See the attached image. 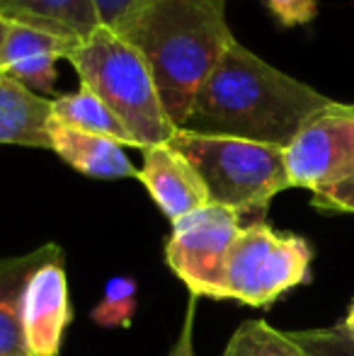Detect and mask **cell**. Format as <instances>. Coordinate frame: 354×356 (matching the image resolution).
I'll return each mask as SVG.
<instances>
[{"label":"cell","instance_id":"cell-20","mask_svg":"<svg viewBox=\"0 0 354 356\" xmlns=\"http://www.w3.org/2000/svg\"><path fill=\"white\" fill-rule=\"evenodd\" d=\"M262 3L284 27L311 22L318 13V0H262Z\"/></svg>","mask_w":354,"mask_h":356},{"label":"cell","instance_id":"cell-7","mask_svg":"<svg viewBox=\"0 0 354 356\" xmlns=\"http://www.w3.org/2000/svg\"><path fill=\"white\" fill-rule=\"evenodd\" d=\"M291 187L321 192L354 175V104L332 102L284 148Z\"/></svg>","mask_w":354,"mask_h":356},{"label":"cell","instance_id":"cell-21","mask_svg":"<svg viewBox=\"0 0 354 356\" xmlns=\"http://www.w3.org/2000/svg\"><path fill=\"white\" fill-rule=\"evenodd\" d=\"M104 27L119 29L146 0H95Z\"/></svg>","mask_w":354,"mask_h":356},{"label":"cell","instance_id":"cell-2","mask_svg":"<svg viewBox=\"0 0 354 356\" xmlns=\"http://www.w3.org/2000/svg\"><path fill=\"white\" fill-rule=\"evenodd\" d=\"M114 32L148 63L177 129L204 80L236 42L226 22V0H146Z\"/></svg>","mask_w":354,"mask_h":356},{"label":"cell","instance_id":"cell-15","mask_svg":"<svg viewBox=\"0 0 354 356\" xmlns=\"http://www.w3.org/2000/svg\"><path fill=\"white\" fill-rule=\"evenodd\" d=\"M51 119L68 129H76V131L107 136L122 145H134L124 124L109 112V107L97 95L90 92L83 85L78 92H68L51 99Z\"/></svg>","mask_w":354,"mask_h":356},{"label":"cell","instance_id":"cell-11","mask_svg":"<svg viewBox=\"0 0 354 356\" xmlns=\"http://www.w3.org/2000/svg\"><path fill=\"white\" fill-rule=\"evenodd\" d=\"M51 99L0 71V143L51 150Z\"/></svg>","mask_w":354,"mask_h":356},{"label":"cell","instance_id":"cell-22","mask_svg":"<svg viewBox=\"0 0 354 356\" xmlns=\"http://www.w3.org/2000/svg\"><path fill=\"white\" fill-rule=\"evenodd\" d=\"M194 313H197V298L189 296L187 310H184V320L175 344L170 347L168 356H194Z\"/></svg>","mask_w":354,"mask_h":356},{"label":"cell","instance_id":"cell-18","mask_svg":"<svg viewBox=\"0 0 354 356\" xmlns=\"http://www.w3.org/2000/svg\"><path fill=\"white\" fill-rule=\"evenodd\" d=\"M289 334L306 356H354V332L342 327V323L335 327L301 330Z\"/></svg>","mask_w":354,"mask_h":356},{"label":"cell","instance_id":"cell-10","mask_svg":"<svg viewBox=\"0 0 354 356\" xmlns=\"http://www.w3.org/2000/svg\"><path fill=\"white\" fill-rule=\"evenodd\" d=\"M78 42L63 39L47 29L8 22L0 71L13 75L34 92H51L58 78V61L71 54Z\"/></svg>","mask_w":354,"mask_h":356},{"label":"cell","instance_id":"cell-17","mask_svg":"<svg viewBox=\"0 0 354 356\" xmlns=\"http://www.w3.org/2000/svg\"><path fill=\"white\" fill-rule=\"evenodd\" d=\"M136 313V282L114 277L104 286V298L90 310V318L102 327H129Z\"/></svg>","mask_w":354,"mask_h":356},{"label":"cell","instance_id":"cell-3","mask_svg":"<svg viewBox=\"0 0 354 356\" xmlns=\"http://www.w3.org/2000/svg\"><path fill=\"white\" fill-rule=\"evenodd\" d=\"M81 85L95 92L124 124L134 148L170 143L177 127L170 122L156 80L143 56L114 29L99 24L66 56Z\"/></svg>","mask_w":354,"mask_h":356},{"label":"cell","instance_id":"cell-9","mask_svg":"<svg viewBox=\"0 0 354 356\" xmlns=\"http://www.w3.org/2000/svg\"><path fill=\"white\" fill-rule=\"evenodd\" d=\"M141 155L143 165L138 168V179L170 223L211 204L197 170L170 143L143 148Z\"/></svg>","mask_w":354,"mask_h":356},{"label":"cell","instance_id":"cell-13","mask_svg":"<svg viewBox=\"0 0 354 356\" xmlns=\"http://www.w3.org/2000/svg\"><path fill=\"white\" fill-rule=\"evenodd\" d=\"M0 17L71 42H83L102 24L95 0H0Z\"/></svg>","mask_w":354,"mask_h":356},{"label":"cell","instance_id":"cell-5","mask_svg":"<svg viewBox=\"0 0 354 356\" xmlns=\"http://www.w3.org/2000/svg\"><path fill=\"white\" fill-rule=\"evenodd\" d=\"M313 250L301 235L279 233L265 220L243 225L226 257V298L265 308L311 282Z\"/></svg>","mask_w":354,"mask_h":356},{"label":"cell","instance_id":"cell-12","mask_svg":"<svg viewBox=\"0 0 354 356\" xmlns=\"http://www.w3.org/2000/svg\"><path fill=\"white\" fill-rule=\"evenodd\" d=\"M49 138H51L54 153L81 175L95 179L138 177V170L127 158L124 145L112 141V138L76 131V129L63 127L54 119L49 124Z\"/></svg>","mask_w":354,"mask_h":356},{"label":"cell","instance_id":"cell-1","mask_svg":"<svg viewBox=\"0 0 354 356\" xmlns=\"http://www.w3.org/2000/svg\"><path fill=\"white\" fill-rule=\"evenodd\" d=\"M335 99L269 66L233 42L204 80L179 131L243 138L287 148L296 134Z\"/></svg>","mask_w":354,"mask_h":356},{"label":"cell","instance_id":"cell-23","mask_svg":"<svg viewBox=\"0 0 354 356\" xmlns=\"http://www.w3.org/2000/svg\"><path fill=\"white\" fill-rule=\"evenodd\" d=\"M342 327H345V330H350V332H354V300H352L350 310H347V318L342 320Z\"/></svg>","mask_w":354,"mask_h":356},{"label":"cell","instance_id":"cell-8","mask_svg":"<svg viewBox=\"0 0 354 356\" xmlns=\"http://www.w3.org/2000/svg\"><path fill=\"white\" fill-rule=\"evenodd\" d=\"M71 323V300L63 252L51 245L22 293V332L27 356H58L63 332Z\"/></svg>","mask_w":354,"mask_h":356},{"label":"cell","instance_id":"cell-24","mask_svg":"<svg viewBox=\"0 0 354 356\" xmlns=\"http://www.w3.org/2000/svg\"><path fill=\"white\" fill-rule=\"evenodd\" d=\"M5 34H8V19H3V17H0V54H3Z\"/></svg>","mask_w":354,"mask_h":356},{"label":"cell","instance_id":"cell-14","mask_svg":"<svg viewBox=\"0 0 354 356\" xmlns=\"http://www.w3.org/2000/svg\"><path fill=\"white\" fill-rule=\"evenodd\" d=\"M49 252L51 245H44L19 257L0 259V356H27L22 332V293L27 279Z\"/></svg>","mask_w":354,"mask_h":356},{"label":"cell","instance_id":"cell-19","mask_svg":"<svg viewBox=\"0 0 354 356\" xmlns=\"http://www.w3.org/2000/svg\"><path fill=\"white\" fill-rule=\"evenodd\" d=\"M311 204L321 211H342L354 213V175L342 182L332 184L321 192H313Z\"/></svg>","mask_w":354,"mask_h":356},{"label":"cell","instance_id":"cell-6","mask_svg":"<svg viewBox=\"0 0 354 356\" xmlns=\"http://www.w3.org/2000/svg\"><path fill=\"white\" fill-rule=\"evenodd\" d=\"M243 216L233 209L209 204L172 223L166 243L170 272L194 298H226V257L243 228Z\"/></svg>","mask_w":354,"mask_h":356},{"label":"cell","instance_id":"cell-16","mask_svg":"<svg viewBox=\"0 0 354 356\" xmlns=\"http://www.w3.org/2000/svg\"><path fill=\"white\" fill-rule=\"evenodd\" d=\"M223 356H306L289 332L272 327L265 320H246L231 334Z\"/></svg>","mask_w":354,"mask_h":356},{"label":"cell","instance_id":"cell-4","mask_svg":"<svg viewBox=\"0 0 354 356\" xmlns=\"http://www.w3.org/2000/svg\"><path fill=\"white\" fill-rule=\"evenodd\" d=\"M170 145L192 163L211 204L236 213H262L274 197L291 189L284 148L243 138L175 131Z\"/></svg>","mask_w":354,"mask_h":356}]
</instances>
